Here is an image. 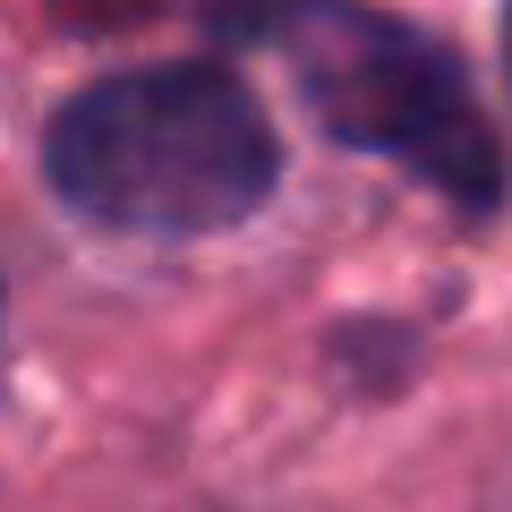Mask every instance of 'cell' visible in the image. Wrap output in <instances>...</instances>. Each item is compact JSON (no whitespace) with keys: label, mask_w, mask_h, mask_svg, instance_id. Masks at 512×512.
I'll return each mask as SVG.
<instances>
[{"label":"cell","mask_w":512,"mask_h":512,"mask_svg":"<svg viewBox=\"0 0 512 512\" xmlns=\"http://www.w3.org/2000/svg\"><path fill=\"white\" fill-rule=\"evenodd\" d=\"M52 188L103 231L205 239L274 197V120L231 69H128L60 103L43 137Z\"/></svg>","instance_id":"cell-1"},{"label":"cell","mask_w":512,"mask_h":512,"mask_svg":"<svg viewBox=\"0 0 512 512\" xmlns=\"http://www.w3.org/2000/svg\"><path fill=\"white\" fill-rule=\"evenodd\" d=\"M504 60H512V18H504Z\"/></svg>","instance_id":"cell-4"},{"label":"cell","mask_w":512,"mask_h":512,"mask_svg":"<svg viewBox=\"0 0 512 512\" xmlns=\"http://www.w3.org/2000/svg\"><path fill=\"white\" fill-rule=\"evenodd\" d=\"M333 9V0H197V18L231 43H265V35H299V26Z\"/></svg>","instance_id":"cell-3"},{"label":"cell","mask_w":512,"mask_h":512,"mask_svg":"<svg viewBox=\"0 0 512 512\" xmlns=\"http://www.w3.org/2000/svg\"><path fill=\"white\" fill-rule=\"evenodd\" d=\"M299 94L333 146L402 163L410 180L453 197L461 214L504 205V137L436 35L333 0L299 26Z\"/></svg>","instance_id":"cell-2"}]
</instances>
